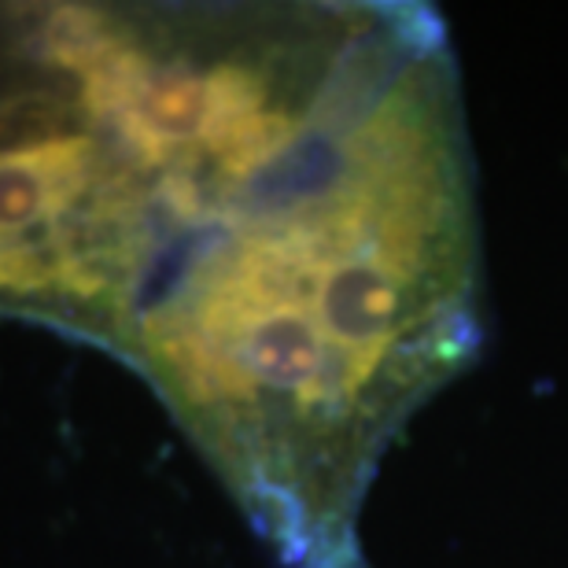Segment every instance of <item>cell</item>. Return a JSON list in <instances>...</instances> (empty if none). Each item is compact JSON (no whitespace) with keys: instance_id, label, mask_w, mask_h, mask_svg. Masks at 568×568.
I'll return each instance as SVG.
<instances>
[{"instance_id":"obj_1","label":"cell","mask_w":568,"mask_h":568,"mask_svg":"<svg viewBox=\"0 0 568 568\" xmlns=\"http://www.w3.org/2000/svg\"><path fill=\"white\" fill-rule=\"evenodd\" d=\"M480 236L443 22L414 8L266 174L159 247L111 355L284 568H366L392 439L480 344Z\"/></svg>"},{"instance_id":"obj_2","label":"cell","mask_w":568,"mask_h":568,"mask_svg":"<svg viewBox=\"0 0 568 568\" xmlns=\"http://www.w3.org/2000/svg\"><path fill=\"white\" fill-rule=\"evenodd\" d=\"M152 255L148 178L74 97L0 93V314L111 347Z\"/></svg>"}]
</instances>
